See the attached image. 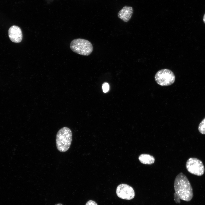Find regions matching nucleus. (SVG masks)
<instances>
[{
  "label": "nucleus",
  "instance_id": "f257e3e1",
  "mask_svg": "<svg viewBox=\"0 0 205 205\" xmlns=\"http://www.w3.org/2000/svg\"><path fill=\"white\" fill-rule=\"evenodd\" d=\"M175 193L174 197L177 203L180 202V199L187 202L190 201L193 196L192 189L186 177L181 173L176 177L174 183Z\"/></svg>",
  "mask_w": 205,
  "mask_h": 205
},
{
  "label": "nucleus",
  "instance_id": "f03ea898",
  "mask_svg": "<svg viewBox=\"0 0 205 205\" xmlns=\"http://www.w3.org/2000/svg\"><path fill=\"white\" fill-rule=\"evenodd\" d=\"M56 144L58 150L62 152L67 151L69 148L72 141V132L66 127L60 129L56 136Z\"/></svg>",
  "mask_w": 205,
  "mask_h": 205
},
{
  "label": "nucleus",
  "instance_id": "7ed1b4c3",
  "mask_svg": "<svg viewBox=\"0 0 205 205\" xmlns=\"http://www.w3.org/2000/svg\"><path fill=\"white\" fill-rule=\"evenodd\" d=\"M70 48L74 52L79 54L87 56L93 51V46L89 41L82 38L74 39L71 42Z\"/></svg>",
  "mask_w": 205,
  "mask_h": 205
},
{
  "label": "nucleus",
  "instance_id": "20e7f679",
  "mask_svg": "<svg viewBox=\"0 0 205 205\" xmlns=\"http://www.w3.org/2000/svg\"><path fill=\"white\" fill-rule=\"evenodd\" d=\"M175 78V74L173 72L166 69L158 71L155 76L156 83L159 85L163 86L171 85L174 82Z\"/></svg>",
  "mask_w": 205,
  "mask_h": 205
},
{
  "label": "nucleus",
  "instance_id": "39448f33",
  "mask_svg": "<svg viewBox=\"0 0 205 205\" xmlns=\"http://www.w3.org/2000/svg\"><path fill=\"white\" fill-rule=\"evenodd\" d=\"M186 167L188 171L192 174L201 176L204 173L205 169L202 161L196 158H190L187 161Z\"/></svg>",
  "mask_w": 205,
  "mask_h": 205
},
{
  "label": "nucleus",
  "instance_id": "423d86ee",
  "mask_svg": "<svg viewBox=\"0 0 205 205\" xmlns=\"http://www.w3.org/2000/svg\"><path fill=\"white\" fill-rule=\"evenodd\" d=\"M116 193L119 198L126 200L132 199L135 195L133 188L125 184H121L118 186L116 189Z\"/></svg>",
  "mask_w": 205,
  "mask_h": 205
},
{
  "label": "nucleus",
  "instance_id": "0eeeda50",
  "mask_svg": "<svg viewBox=\"0 0 205 205\" xmlns=\"http://www.w3.org/2000/svg\"><path fill=\"white\" fill-rule=\"evenodd\" d=\"M9 36L10 40L15 43L20 42L22 38V34L20 28L19 26L13 25L9 29Z\"/></svg>",
  "mask_w": 205,
  "mask_h": 205
},
{
  "label": "nucleus",
  "instance_id": "6e6552de",
  "mask_svg": "<svg viewBox=\"0 0 205 205\" xmlns=\"http://www.w3.org/2000/svg\"><path fill=\"white\" fill-rule=\"evenodd\" d=\"M133 10L132 7L125 6L118 13V17L124 22L130 20L132 15Z\"/></svg>",
  "mask_w": 205,
  "mask_h": 205
},
{
  "label": "nucleus",
  "instance_id": "1a4fd4ad",
  "mask_svg": "<svg viewBox=\"0 0 205 205\" xmlns=\"http://www.w3.org/2000/svg\"><path fill=\"white\" fill-rule=\"evenodd\" d=\"M140 162L144 164L151 165L153 163L155 159L154 157L149 154H141L138 157Z\"/></svg>",
  "mask_w": 205,
  "mask_h": 205
},
{
  "label": "nucleus",
  "instance_id": "9d476101",
  "mask_svg": "<svg viewBox=\"0 0 205 205\" xmlns=\"http://www.w3.org/2000/svg\"><path fill=\"white\" fill-rule=\"evenodd\" d=\"M198 130L202 134H205V118L202 120L199 124Z\"/></svg>",
  "mask_w": 205,
  "mask_h": 205
},
{
  "label": "nucleus",
  "instance_id": "9b49d317",
  "mask_svg": "<svg viewBox=\"0 0 205 205\" xmlns=\"http://www.w3.org/2000/svg\"><path fill=\"white\" fill-rule=\"evenodd\" d=\"M102 88L104 93H106L109 90V86L107 83H104L102 85Z\"/></svg>",
  "mask_w": 205,
  "mask_h": 205
},
{
  "label": "nucleus",
  "instance_id": "f8f14e48",
  "mask_svg": "<svg viewBox=\"0 0 205 205\" xmlns=\"http://www.w3.org/2000/svg\"><path fill=\"white\" fill-rule=\"evenodd\" d=\"M85 205H98V204L95 201L89 200L87 202Z\"/></svg>",
  "mask_w": 205,
  "mask_h": 205
},
{
  "label": "nucleus",
  "instance_id": "ddd939ff",
  "mask_svg": "<svg viewBox=\"0 0 205 205\" xmlns=\"http://www.w3.org/2000/svg\"><path fill=\"white\" fill-rule=\"evenodd\" d=\"M203 20V21H204V22L205 24V13L204 15Z\"/></svg>",
  "mask_w": 205,
  "mask_h": 205
},
{
  "label": "nucleus",
  "instance_id": "4468645a",
  "mask_svg": "<svg viewBox=\"0 0 205 205\" xmlns=\"http://www.w3.org/2000/svg\"><path fill=\"white\" fill-rule=\"evenodd\" d=\"M55 205H63V204L60 203H58L55 204Z\"/></svg>",
  "mask_w": 205,
  "mask_h": 205
}]
</instances>
